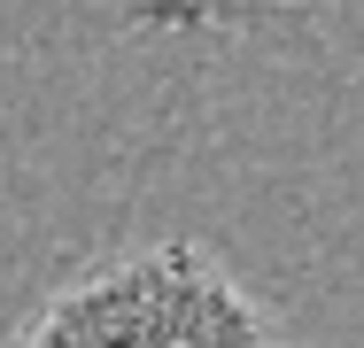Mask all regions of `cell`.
Instances as JSON below:
<instances>
[{
	"label": "cell",
	"mask_w": 364,
	"mask_h": 348,
	"mask_svg": "<svg viewBox=\"0 0 364 348\" xmlns=\"http://www.w3.org/2000/svg\"><path fill=\"white\" fill-rule=\"evenodd\" d=\"M279 325L232 286L225 263H210L186 240L140 248L109 271H85L77 286H63L39 317L16 325V341H55V348H240L272 341Z\"/></svg>",
	"instance_id": "1"
}]
</instances>
